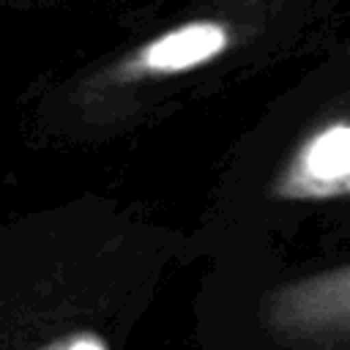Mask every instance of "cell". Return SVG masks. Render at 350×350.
Segmentation results:
<instances>
[{"label":"cell","instance_id":"obj_6","mask_svg":"<svg viewBox=\"0 0 350 350\" xmlns=\"http://www.w3.org/2000/svg\"><path fill=\"white\" fill-rule=\"evenodd\" d=\"M347 57H350V41H347Z\"/></svg>","mask_w":350,"mask_h":350},{"label":"cell","instance_id":"obj_4","mask_svg":"<svg viewBox=\"0 0 350 350\" xmlns=\"http://www.w3.org/2000/svg\"><path fill=\"white\" fill-rule=\"evenodd\" d=\"M41 350H109V345L96 331H74V334H66V336L44 345Z\"/></svg>","mask_w":350,"mask_h":350},{"label":"cell","instance_id":"obj_5","mask_svg":"<svg viewBox=\"0 0 350 350\" xmlns=\"http://www.w3.org/2000/svg\"><path fill=\"white\" fill-rule=\"evenodd\" d=\"M8 3H52V0H8Z\"/></svg>","mask_w":350,"mask_h":350},{"label":"cell","instance_id":"obj_1","mask_svg":"<svg viewBox=\"0 0 350 350\" xmlns=\"http://www.w3.org/2000/svg\"><path fill=\"white\" fill-rule=\"evenodd\" d=\"M345 8L350 0H186L148 33L79 71L68 101L85 118L131 112L183 82L325 30Z\"/></svg>","mask_w":350,"mask_h":350},{"label":"cell","instance_id":"obj_3","mask_svg":"<svg viewBox=\"0 0 350 350\" xmlns=\"http://www.w3.org/2000/svg\"><path fill=\"white\" fill-rule=\"evenodd\" d=\"M271 197L284 202L350 197V115L325 118L301 137L276 172Z\"/></svg>","mask_w":350,"mask_h":350},{"label":"cell","instance_id":"obj_2","mask_svg":"<svg viewBox=\"0 0 350 350\" xmlns=\"http://www.w3.org/2000/svg\"><path fill=\"white\" fill-rule=\"evenodd\" d=\"M271 334L295 345H350V262L273 287L260 304Z\"/></svg>","mask_w":350,"mask_h":350}]
</instances>
